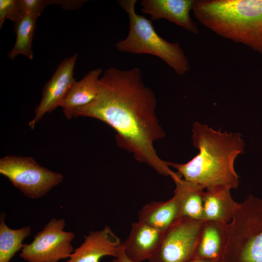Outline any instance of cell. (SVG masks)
Returning a JSON list of instances; mask_svg holds the SVG:
<instances>
[{
    "mask_svg": "<svg viewBox=\"0 0 262 262\" xmlns=\"http://www.w3.org/2000/svg\"><path fill=\"white\" fill-rule=\"evenodd\" d=\"M156 105L155 93L143 82L139 68L110 67L99 79L96 98L77 109L73 116L92 117L108 124L116 132L118 147L159 174L172 178L176 173L154 148V143L165 135L156 114Z\"/></svg>",
    "mask_w": 262,
    "mask_h": 262,
    "instance_id": "cell-1",
    "label": "cell"
},
{
    "mask_svg": "<svg viewBox=\"0 0 262 262\" xmlns=\"http://www.w3.org/2000/svg\"><path fill=\"white\" fill-rule=\"evenodd\" d=\"M193 144L199 152L184 164L168 162L183 179L207 188L221 185L237 188L239 176L234 168L235 159L245 151V142L239 132L216 131L196 122L192 129Z\"/></svg>",
    "mask_w": 262,
    "mask_h": 262,
    "instance_id": "cell-2",
    "label": "cell"
},
{
    "mask_svg": "<svg viewBox=\"0 0 262 262\" xmlns=\"http://www.w3.org/2000/svg\"><path fill=\"white\" fill-rule=\"evenodd\" d=\"M192 10L215 34L262 54V0H194Z\"/></svg>",
    "mask_w": 262,
    "mask_h": 262,
    "instance_id": "cell-3",
    "label": "cell"
},
{
    "mask_svg": "<svg viewBox=\"0 0 262 262\" xmlns=\"http://www.w3.org/2000/svg\"><path fill=\"white\" fill-rule=\"evenodd\" d=\"M117 3L127 13L129 19L127 36L115 44L118 50L157 56L180 76L190 70L188 60L179 43H170L164 39L156 32L151 20L137 14L136 0H119Z\"/></svg>",
    "mask_w": 262,
    "mask_h": 262,
    "instance_id": "cell-4",
    "label": "cell"
},
{
    "mask_svg": "<svg viewBox=\"0 0 262 262\" xmlns=\"http://www.w3.org/2000/svg\"><path fill=\"white\" fill-rule=\"evenodd\" d=\"M224 262H262V198L249 195L228 224Z\"/></svg>",
    "mask_w": 262,
    "mask_h": 262,
    "instance_id": "cell-5",
    "label": "cell"
},
{
    "mask_svg": "<svg viewBox=\"0 0 262 262\" xmlns=\"http://www.w3.org/2000/svg\"><path fill=\"white\" fill-rule=\"evenodd\" d=\"M0 173L28 197L38 199L61 183L63 176L40 165L31 157L8 155L0 159Z\"/></svg>",
    "mask_w": 262,
    "mask_h": 262,
    "instance_id": "cell-6",
    "label": "cell"
},
{
    "mask_svg": "<svg viewBox=\"0 0 262 262\" xmlns=\"http://www.w3.org/2000/svg\"><path fill=\"white\" fill-rule=\"evenodd\" d=\"M64 218H51L30 244H24L19 256L27 262H58L74 251L72 232L64 230Z\"/></svg>",
    "mask_w": 262,
    "mask_h": 262,
    "instance_id": "cell-7",
    "label": "cell"
},
{
    "mask_svg": "<svg viewBox=\"0 0 262 262\" xmlns=\"http://www.w3.org/2000/svg\"><path fill=\"white\" fill-rule=\"evenodd\" d=\"M204 221L180 218L164 232L148 262H188L193 259Z\"/></svg>",
    "mask_w": 262,
    "mask_h": 262,
    "instance_id": "cell-8",
    "label": "cell"
},
{
    "mask_svg": "<svg viewBox=\"0 0 262 262\" xmlns=\"http://www.w3.org/2000/svg\"><path fill=\"white\" fill-rule=\"evenodd\" d=\"M77 57V53H75L63 60L45 83L40 102L34 110V116L29 123L32 130L46 114L61 107L69 90L76 81L73 75Z\"/></svg>",
    "mask_w": 262,
    "mask_h": 262,
    "instance_id": "cell-9",
    "label": "cell"
},
{
    "mask_svg": "<svg viewBox=\"0 0 262 262\" xmlns=\"http://www.w3.org/2000/svg\"><path fill=\"white\" fill-rule=\"evenodd\" d=\"M84 242L71 254L66 262H100L104 256L116 257L122 242L108 226L90 231Z\"/></svg>",
    "mask_w": 262,
    "mask_h": 262,
    "instance_id": "cell-10",
    "label": "cell"
},
{
    "mask_svg": "<svg viewBox=\"0 0 262 262\" xmlns=\"http://www.w3.org/2000/svg\"><path fill=\"white\" fill-rule=\"evenodd\" d=\"M194 0H142L141 12L152 20L166 19L195 34L199 33L196 23L191 19L190 12Z\"/></svg>",
    "mask_w": 262,
    "mask_h": 262,
    "instance_id": "cell-11",
    "label": "cell"
},
{
    "mask_svg": "<svg viewBox=\"0 0 262 262\" xmlns=\"http://www.w3.org/2000/svg\"><path fill=\"white\" fill-rule=\"evenodd\" d=\"M164 235V232L138 221L132 223L130 234L122 246L132 262L148 261L156 251Z\"/></svg>",
    "mask_w": 262,
    "mask_h": 262,
    "instance_id": "cell-12",
    "label": "cell"
},
{
    "mask_svg": "<svg viewBox=\"0 0 262 262\" xmlns=\"http://www.w3.org/2000/svg\"><path fill=\"white\" fill-rule=\"evenodd\" d=\"M227 225L204 220L193 259L223 260L229 239Z\"/></svg>",
    "mask_w": 262,
    "mask_h": 262,
    "instance_id": "cell-13",
    "label": "cell"
},
{
    "mask_svg": "<svg viewBox=\"0 0 262 262\" xmlns=\"http://www.w3.org/2000/svg\"><path fill=\"white\" fill-rule=\"evenodd\" d=\"M102 71L100 68L94 69L72 85L61 106L67 119L74 117L77 109L88 104L96 98Z\"/></svg>",
    "mask_w": 262,
    "mask_h": 262,
    "instance_id": "cell-14",
    "label": "cell"
},
{
    "mask_svg": "<svg viewBox=\"0 0 262 262\" xmlns=\"http://www.w3.org/2000/svg\"><path fill=\"white\" fill-rule=\"evenodd\" d=\"M203 195L204 220L229 223L239 203L232 199L230 188L221 185L207 188Z\"/></svg>",
    "mask_w": 262,
    "mask_h": 262,
    "instance_id": "cell-15",
    "label": "cell"
},
{
    "mask_svg": "<svg viewBox=\"0 0 262 262\" xmlns=\"http://www.w3.org/2000/svg\"><path fill=\"white\" fill-rule=\"evenodd\" d=\"M138 221L164 232L181 218L180 200L174 193L173 197L165 201H152L138 212Z\"/></svg>",
    "mask_w": 262,
    "mask_h": 262,
    "instance_id": "cell-16",
    "label": "cell"
},
{
    "mask_svg": "<svg viewBox=\"0 0 262 262\" xmlns=\"http://www.w3.org/2000/svg\"><path fill=\"white\" fill-rule=\"evenodd\" d=\"M173 180L176 184L174 193L180 200L181 217L204 220V188L197 184L185 180L178 173Z\"/></svg>",
    "mask_w": 262,
    "mask_h": 262,
    "instance_id": "cell-17",
    "label": "cell"
},
{
    "mask_svg": "<svg viewBox=\"0 0 262 262\" xmlns=\"http://www.w3.org/2000/svg\"><path fill=\"white\" fill-rule=\"evenodd\" d=\"M37 18L22 14L14 22L16 39L15 45L8 54L10 59H14L19 55H23L30 60L33 59L32 41Z\"/></svg>",
    "mask_w": 262,
    "mask_h": 262,
    "instance_id": "cell-18",
    "label": "cell"
},
{
    "mask_svg": "<svg viewBox=\"0 0 262 262\" xmlns=\"http://www.w3.org/2000/svg\"><path fill=\"white\" fill-rule=\"evenodd\" d=\"M5 215L1 213L0 218V262H10L19 250H21L23 240L31 233L30 226L12 229L5 222Z\"/></svg>",
    "mask_w": 262,
    "mask_h": 262,
    "instance_id": "cell-19",
    "label": "cell"
},
{
    "mask_svg": "<svg viewBox=\"0 0 262 262\" xmlns=\"http://www.w3.org/2000/svg\"><path fill=\"white\" fill-rule=\"evenodd\" d=\"M22 14L18 0H0V28L6 18L14 22Z\"/></svg>",
    "mask_w": 262,
    "mask_h": 262,
    "instance_id": "cell-20",
    "label": "cell"
},
{
    "mask_svg": "<svg viewBox=\"0 0 262 262\" xmlns=\"http://www.w3.org/2000/svg\"><path fill=\"white\" fill-rule=\"evenodd\" d=\"M22 14L38 17L45 7L51 4V1L44 0H18Z\"/></svg>",
    "mask_w": 262,
    "mask_h": 262,
    "instance_id": "cell-21",
    "label": "cell"
},
{
    "mask_svg": "<svg viewBox=\"0 0 262 262\" xmlns=\"http://www.w3.org/2000/svg\"><path fill=\"white\" fill-rule=\"evenodd\" d=\"M111 262H133L125 254L123 247L121 245L117 256Z\"/></svg>",
    "mask_w": 262,
    "mask_h": 262,
    "instance_id": "cell-22",
    "label": "cell"
},
{
    "mask_svg": "<svg viewBox=\"0 0 262 262\" xmlns=\"http://www.w3.org/2000/svg\"><path fill=\"white\" fill-rule=\"evenodd\" d=\"M188 262H224L223 260H213L203 258L193 259Z\"/></svg>",
    "mask_w": 262,
    "mask_h": 262,
    "instance_id": "cell-23",
    "label": "cell"
}]
</instances>
